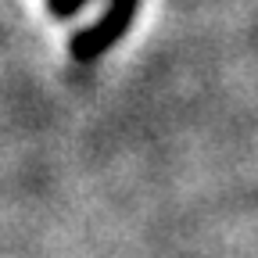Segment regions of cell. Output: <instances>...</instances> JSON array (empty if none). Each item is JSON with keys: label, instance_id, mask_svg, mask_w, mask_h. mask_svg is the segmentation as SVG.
<instances>
[{"label": "cell", "instance_id": "1", "mask_svg": "<svg viewBox=\"0 0 258 258\" xmlns=\"http://www.w3.org/2000/svg\"><path fill=\"white\" fill-rule=\"evenodd\" d=\"M137 4H140V0H111V11L101 22L72 36V57L90 64V61L101 57L108 47H115V40H122V32L129 29V22H133Z\"/></svg>", "mask_w": 258, "mask_h": 258}, {"label": "cell", "instance_id": "2", "mask_svg": "<svg viewBox=\"0 0 258 258\" xmlns=\"http://www.w3.org/2000/svg\"><path fill=\"white\" fill-rule=\"evenodd\" d=\"M47 4H50V11H54L57 18H69V15H76V11L86 4V0H47Z\"/></svg>", "mask_w": 258, "mask_h": 258}]
</instances>
